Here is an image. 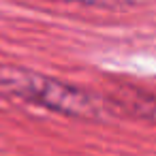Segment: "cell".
Instances as JSON below:
<instances>
[{
    "label": "cell",
    "mask_w": 156,
    "mask_h": 156,
    "mask_svg": "<svg viewBox=\"0 0 156 156\" xmlns=\"http://www.w3.org/2000/svg\"><path fill=\"white\" fill-rule=\"evenodd\" d=\"M0 96L22 98L49 111L77 118H103L107 111L105 103L94 94L24 66L0 64Z\"/></svg>",
    "instance_id": "cell-1"
},
{
    "label": "cell",
    "mask_w": 156,
    "mask_h": 156,
    "mask_svg": "<svg viewBox=\"0 0 156 156\" xmlns=\"http://www.w3.org/2000/svg\"><path fill=\"white\" fill-rule=\"evenodd\" d=\"M122 105L133 113V115H139L152 124H156V98L154 96H147V94H135L133 98H124Z\"/></svg>",
    "instance_id": "cell-2"
}]
</instances>
